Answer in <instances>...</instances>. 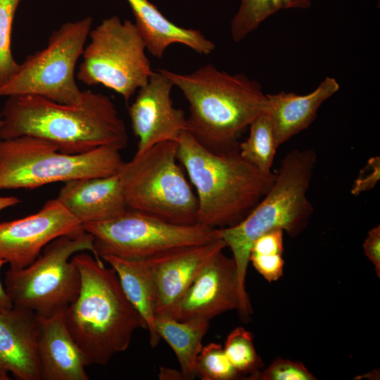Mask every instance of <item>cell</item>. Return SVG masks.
I'll return each mask as SVG.
<instances>
[{"label": "cell", "mask_w": 380, "mask_h": 380, "mask_svg": "<svg viewBox=\"0 0 380 380\" xmlns=\"http://www.w3.org/2000/svg\"><path fill=\"white\" fill-rule=\"evenodd\" d=\"M0 139L32 136L48 140L63 153L78 154L100 146L127 147L128 134L112 99L82 91L78 105L36 95L9 96L1 113Z\"/></svg>", "instance_id": "1"}, {"label": "cell", "mask_w": 380, "mask_h": 380, "mask_svg": "<svg viewBox=\"0 0 380 380\" xmlns=\"http://www.w3.org/2000/svg\"><path fill=\"white\" fill-rule=\"evenodd\" d=\"M159 70L189 103L186 131L211 151L239 148L240 134L266 112L267 94L243 73L229 74L212 64L184 74Z\"/></svg>", "instance_id": "2"}, {"label": "cell", "mask_w": 380, "mask_h": 380, "mask_svg": "<svg viewBox=\"0 0 380 380\" xmlns=\"http://www.w3.org/2000/svg\"><path fill=\"white\" fill-rule=\"evenodd\" d=\"M72 260L81 285L75 300L63 313L66 327L87 366L106 365L129 346L134 332L145 323L125 295L114 269L86 251Z\"/></svg>", "instance_id": "3"}, {"label": "cell", "mask_w": 380, "mask_h": 380, "mask_svg": "<svg viewBox=\"0 0 380 380\" xmlns=\"http://www.w3.org/2000/svg\"><path fill=\"white\" fill-rule=\"evenodd\" d=\"M177 158L195 188L197 223L213 229L243 220L270 189L276 173L262 172L245 160L239 148L211 151L187 132L178 138Z\"/></svg>", "instance_id": "4"}, {"label": "cell", "mask_w": 380, "mask_h": 380, "mask_svg": "<svg viewBox=\"0 0 380 380\" xmlns=\"http://www.w3.org/2000/svg\"><path fill=\"white\" fill-rule=\"evenodd\" d=\"M316 162L312 149L291 150L281 161L270 189L252 211L236 225L220 229L236 263L243 312L251 307L246 279L253 243L272 229H282L291 237L305 229L313 213L307 194Z\"/></svg>", "instance_id": "5"}, {"label": "cell", "mask_w": 380, "mask_h": 380, "mask_svg": "<svg viewBox=\"0 0 380 380\" xmlns=\"http://www.w3.org/2000/svg\"><path fill=\"white\" fill-rule=\"evenodd\" d=\"M120 151L100 146L67 154L51 141L32 136L0 139V191L116 174L125 163Z\"/></svg>", "instance_id": "6"}, {"label": "cell", "mask_w": 380, "mask_h": 380, "mask_svg": "<svg viewBox=\"0 0 380 380\" xmlns=\"http://www.w3.org/2000/svg\"><path fill=\"white\" fill-rule=\"evenodd\" d=\"M177 141L157 144L135 153L120 170L129 210L176 224L197 223L198 200L178 163Z\"/></svg>", "instance_id": "7"}, {"label": "cell", "mask_w": 380, "mask_h": 380, "mask_svg": "<svg viewBox=\"0 0 380 380\" xmlns=\"http://www.w3.org/2000/svg\"><path fill=\"white\" fill-rule=\"evenodd\" d=\"M87 251L102 261L96 255L91 234L85 231L77 236H61L46 245L30 265L9 267L4 285L13 306L45 318L64 313L77 298L81 285L72 257Z\"/></svg>", "instance_id": "8"}, {"label": "cell", "mask_w": 380, "mask_h": 380, "mask_svg": "<svg viewBox=\"0 0 380 380\" xmlns=\"http://www.w3.org/2000/svg\"><path fill=\"white\" fill-rule=\"evenodd\" d=\"M89 35L77 80L89 86L102 84L128 102L154 72L136 25L113 15L103 19Z\"/></svg>", "instance_id": "9"}, {"label": "cell", "mask_w": 380, "mask_h": 380, "mask_svg": "<svg viewBox=\"0 0 380 380\" xmlns=\"http://www.w3.org/2000/svg\"><path fill=\"white\" fill-rule=\"evenodd\" d=\"M92 18L68 22L49 36L46 47L30 54L0 87L1 96L36 95L55 102L78 105L82 99L75 67L89 34Z\"/></svg>", "instance_id": "10"}, {"label": "cell", "mask_w": 380, "mask_h": 380, "mask_svg": "<svg viewBox=\"0 0 380 380\" xmlns=\"http://www.w3.org/2000/svg\"><path fill=\"white\" fill-rule=\"evenodd\" d=\"M83 227L93 236L100 259L105 255L151 259L175 249L221 239L220 229L199 223L176 224L129 209L112 219L86 223Z\"/></svg>", "instance_id": "11"}, {"label": "cell", "mask_w": 380, "mask_h": 380, "mask_svg": "<svg viewBox=\"0 0 380 380\" xmlns=\"http://www.w3.org/2000/svg\"><path fill=\"white\" fill-rule=\"evenodd\" d=\"M84 232L82 222L56 198L49 200L32 215L0 223V259L10 268H24L56 238Z\"/></svg>", "instance_id": "12"}, {"label": "cell", "mask_w": 380, "mask_h": 380, "mask_svg": "<svg viewBox=\"0 0 380 380\" xmlns=\"http://www.w3.org/2000/svg\"><path fill=\"white\" fill-rule=\"evenodd\" d=\"M173 84L160 70L138 90L128 108L131 127L138 139L137 153L165 141H177L186 131V117L171 99Z\"/></svg>", "instance_id": "13"}, {"label": "cell", "mask_w": 380, "mask_h": 380, "mask_svg": "<svg viewBox=\"0 0 380 380\" xmlns=\"http://www.w3.org/2000/svg\"><path fill=\"white\" fill-rule=\"evenodd\" d=\"M240 291L233 258L218 253L196 277L169 317L179 321L210 320L225 312L239 310Z\"/></svg>", "instance_id": "14"}, {"label": "cell", "mask_w": 380, "mask_h": 380, "mask_svg": "<svg viewBox=\"0 0 380 380\" xmlns=\"http://www.w3.org/2000/svg\"><path fill=\"white\" fill-rule=\"evenodd\" d=\"M226 247V243L219 239L149 259L155 284L156 316H169L204 267Z\"/></svg>", "instance_id": "15"}, {"label": "cell", "mask_w": 380, "mask_h": 380, "mask_svg": "<svg viewBox=\"0 0 380 380\" xmlns=\"http://www.w3.org/2000/svg\"><path fill=\"white\" fill-rule=\"evenodd\" d=\"M38 316L13 306L0 311V380H41L37 355Z\"/></svg>", "instance_id": "16"}, {"label": "cell", "mask_w": 380, "mask_h": 380, "mask_svg": "<svg viewBox=\"0 0 380 380\" xmlns=\"http://www.w3.org/2000/svg\"><path fill=\"white\" fill-rule=\"evenodd\" d=\"M56 199L82 224L112 219L128 209L120 171L67 182Z\"/></svg>", "instance_id": "17"}, {"label": "cell", "mask_w": 380, "mask_h": 380, "mask_svg": "<svg viewBox=\"0 0 380 380\" xmlns=\"http://www.w3.org/2000/svg\"><path fill=\"white\" fill-rule=\"evenodd\" d=\"M38 319L41 380H89L85 357L66 327L63 313Z\"/></svg>", "instance_id": "18"}, {"label": "cell", "mask_w": 380, "mask_h": 380, "mask_svg": "<svg viewBox=\"0 0 380 380\" xmlns=\"http://www.w3.org/2000/svg\"><path fill=\"white\" fill-rule=\"evenodd\" d=\"M340 88L332 77H325L312 92L298 95L280 91L267 94V110L278 146L308 128L315 120L319 108Z\"/></svg>", "instance_id": "19"}, {"label": "cell", "mask_w": 380, "mask_h": 380, "mask_svg": "<svg viewBox=\"0 0 380 380\" xmlns=\"http://www.w3.org/2000/svg\"><path fill=\"white\" fill-rule=\"evenodd\" d=\"M127 1L146 50L153 56L162 58L174 44L184 45L201 55H209L215 49V44L200 30L175 24L149 0Z\"/></svg>", "instance_id": "20"}, {"label": "cell", "mask_w": 380, "mask_h": 380, "mask_svg": "<svg viewBox=\"0 0 380 380\" xmlns=\"http://www.w3.org/2000/svg\"><path fill=\"white\" fill-rule=\"evenodd\" d=\"M101 259L115 271L125 295L145 323L151 346L155 348L160 338L156 328V290L149 259L127 260L113 255Z\"/></svg>", "instance_id": "21"}, {"label": "cell", "mask_w": 380, "mask_h": 380, "mask_svg": "<svg viewBox=\"0 0 380 380\" xmlns=\"http://www.w3.org/2000/svg\"><path fill=\"white\" fill-rule=\"evenodd\" d=\"M209 326L210 321L205 319L179 321L166 315L156 316L157 333L175 352L184 379L196 377L197 357Z\"/></svg>", "instance_id": "22"}, {"label": "cell", "mask_w": 380, "mask_h": 380, "mask_svg": "<svg viewBox=\"0 0 380 380\" xmlns=\"http://www.w3.org/2000/svg\"><path fill=\"white\" fill-rule=\"evenodd\" d=\"M310 6L311 0H241L231 22V36L234 42H239L274 13L285 9H307Z\"/></svg>", "instance_id": "23"}, {"label": "cell", "mask_w": 380, "mask_h": 380, "mask_svg": "<svg viewBox=\"0 0 380 380\" xmlns=\"http://www.w3.org/2000/svg\"><path fill=\"white\" fill-rule=\"evenodd\" d=\"M248 138L239 144L241 156L262 172L271 171L277 149L279 147L272 122L264 113L249 126Z\"/></svg>", "instance_id": "24"}, {"label": "cell", "mask_w": 380, "mask_h": 380, "mask_svg": "<svg viewBox=\"0 0 380 380\" xmlns=\"http://www.w3.org/2000/svg\"><path fill=\"white\" fill-rule=\"evenodd\" d=\"M224 350L240 374H248L251 379H255L264 365L255 350L252 333L241 327L234 329L228 335Z\"/></svg>", "instance_id": "25"}, {"label": "cell", "mask_w": 380, "mask_h": 380, "mask_svg": "<svg viewBox=\"0 0 380 380\" xmlns=\"http://www.w3.org/2000/svg\"><path fill=\"white\" fill-rule=\"evenodd\" d=\"M239 374L221 344L210 343L202 348L196 360V377L202 380H232Z\"/></svg>", "instance_id": "26"}, {"label": "cell", "mask_w": 380, "mask_h": 380, "mask_svg": "<svg viewBox=\"0 0 380 380\" xmlns=\"http://www.w3.org/2000/svg\"><path fill=\"white\" fill-rule=\"evenodd\" d=\"M20 1L0 0V87L15 74L20 65L11 49L12 25Z\"/></svg>", "instance_id": "27"}, {"label": "cell", "mask_w": 380, "mask_h": 380, "mask_svg": "<svg viewBox=\"0 0 380 380\" xmlns=\"http://www.w3.org/2000/svg\"><path fill=\"white\" fill-rule=\"evenodd\" d=\"M255 379L315 380L316 377L302 362L278 357L264 370L260 371Z\"/></svg>", "instance_id": "28"}, {"label": "cell", "mask_w": 380, "mask_h": 380, "mask_svg": "<svg viewBox=\"0 0 380 380\" xmlns=\"http://www.w3.org/2000/svg\"><path fill=\"white\" fill-rule=\"evenodd\" d=\"M249 262L267 281H276L283 276L284 260L279 254L250 253Z\"/></svg>", "instance_id": "29"}, {"label": "cell", "mask_w": 380, "mask_h": 380, "mask_svg": "<svg viewBox=\"0 0 380 380\" xmlns=\"http://www.w3.org/2000/svg\"><path fill=\"white\" fill-rule=\"evenodd\" d=\"M283 234L284 231L280 229H272L263 234L254 241L250 253L282 255Z\"/></svg>", "instance_id": "30"}, {"label": "cell", "mask_w": 380, "mask_h": 380, "mask_svg": "<svg viewBox=\"0 0 380 380\" xmlns=\"http://www.w3.org/2000/svg\"><path fill=\"white\" fill-rule=\"evenodd\" d=\"M380 178V158H371L354 182L351 193L357 196L373 189Z\"/></svg>", "instance_id": "31"}, {"label": "cell", "mask_w": 380, "mask_h": 380, "mask_svg": "<svg viewBox=\"0 0 380 380\" xmlns=\"http://www.w3.org/2000/svg\"><path fill=\"white\" fill-rule=\"evenodd\" d=\"M364 253L374 265L377 276L380 277V226L371 229L362 245Z\"/></svg>", "instance_id": "32"}, {"label": "cell", "mask_w": 380, "mask_h": 380, "mask_svg": "<svg viewBox=\"0 0 380 380\" xmlns=\"http://www.w3.org/2000/svg\"><path fill=\"white\" fill-rule=\"evenodd\" d=\"M6 263L4 260L0 259V272L2 267ZM12 308V302L6 291L4 285L2 284L0 277V311H6Z\"/></svg>", "instance_id": "33"}, {"label": "cell", "mask_w": 380, "mask_h": 380, "mask_svg": "<svg viewBox=\"0 0 380 380\" xmlns=\"http://www.w3.org/2000/svg\"><path fill=\"white\" fill-rule=\"evenodd\" d=\"M160 379L181 380L184 379L180 371L160 367L159 372Z\"/></svg>", "instance_id": "34"}, {"label": "cell", "mask_w": 380, "mask_h": 380, "mask_svg": "<svg viewBox=\"0 0 380 380\" xmlns=\"http://www.w3.org/2000/svg\"><path fill=\"white\" fill-rule=\"evenodd\" d=\"M20 202L15 196H0V212Z\"/></svg>", "instance_id": "35"}, {"label": "cell", "mask_w": 380, "mask_h": 380, "mask_svg": "<svg viewBox=\"0 0 380 380\" xmlns=\"http://www.w3.org/2000/svg\"><path fill=\"white\" fill-rule=\"evenodd\" d=\"M2 125H3L2 116H1V114L0 113V130H1V128L2 127Z\"/></svg>", "instance_id": "36"}]
</instances>
